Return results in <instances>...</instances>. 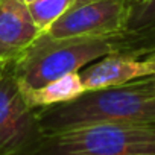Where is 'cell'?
<instances>
[{
	"label": "cell",
	"mask_w": 155,
	"mask_h": 155,
	"mask_svg": "<svg viewBox=\"0 0 155 155\" xmlns=\"http://www.w3.org/2000/svg\"><path fill=\"white\" fill-rule=\"evenodd\" d=\"M47 135L108 123H155V76L90 90L70 102L37 110Z\"/></svg>",
	"instance_id": "obj_1"
},
{
	"label": "cell",
	"mask_w": 155,
	"mask_h": 155,
	"mask_svg": "<svg viewBox=\"0 0 155 155\" xmlns=\"http://www.w3.org/2000/svg\"><path fill=\"white\" fill-rule=\"evenodd\" d=\"M111 53H114L113 37L56 38L43 32L26 52L8 67L20 90L26 93L65 74L79 73L88 64Z\"/></svg>",
	"instance_id": "obj_2"
},
{
	"label": "cell",
	"mask_w": 155,
	"mask_h": 155,
	"mask_svg": "<svg viewBox=\"0 0 155 155\" xmlns=\"http://www.w3.org/2000/svg\"><path fill=\"white\" fill-rule=\"evenodd\" d=\"M37 155H155V123H108L47 135Z\"/></svg>",
	"instance_id": "obj_3"
},
{
	"label": "cell",
	"mask_w": 155,
	"mask_h": 155,
	"mask_svg": "<svg viewBox=\"0 0 155 155\" xmlns=\"http://www.w3.org/2000/svg\"><path fill=\"white\" fill-rule=\"evenodd\" d=\"M44 140L37 110L28 105L6 65L0 78V155H37Z\"/></svg>",
	"instance_id": "obj_4"
},
{
	"label": "cell",
	"mask_w": 155,
	"mask_h": 155,
	"mask_svg": "<svg viewBox=\"0 0 155 155\" xmlns=\"http://www.w3.org/2000/svg\"><path fill=\"white\" fill-rule=\"evenodd\" d=\"M132 0H93L73 6L46 32L56 38H110L126 31Z\"/></svg>",
	"instance_id": "obj_5"
},
{
	"label": "cell",
	"mask_w": 155,
	"mask_h": 155,
	"mask_svg": "<svg viewBox=\"0 0 155 155\" xmlns=\"http://www.w3.org/2000/svg\"><path fill=\"white\" fill-rule=\"evenodd\" d=\"M79 76L85 91L119 87L146 76H155V55L138 58L111 53L84 67Z\"/></svg>",
	"instance_id": "obj_6"
},
{
	"label": "cell",
	"mask_w": 155,
	"mask_h": 155,
	"mask_svg": "<svg viewBox=\"0 0 155 155\" xmlns=\"http://www.w3.org/2000/svg\"><path fill=\"white\" fill-rule=\"evenodd\" d=\"M43 34L35 25L25 0L0 2V62H15Z\"/></svg>",
	"instance_id": "obj_7"
},
{
	"label": "cell",
	"mask_w": 155,
	"mask_h": 155,
	"mask_svg": "<svg viewBox=\"0 0 155 155\" xmlns=\"http://www.w3.org/2000/svg\"><path fill=\"white\" fill-rule=\"evenodd\" d=\"M82 93H85V88L82 85L79 73H70L37 90L26 91L23 93V96L29 107L38 110L44 107H50V105L70 102L76 97H79Z\"/></svg>",
	"instance_id": "obj_8"
},
{
	"label": "cell",
	"mask_w": 155,
	"mask_h": 155,
	"mask_svg": "<svg viewBox=\"0 0 155 155\" xmlns=\"http://www.w3.org/2000/svg\"><path fill=\"white\" fill-rule=\"evenodd\" d=\"M114 41V53L129 55V56H147L155 55V26L123 32L120 35L113 37Z\"/></svg>",
	"instance_id": "obj_9"
},
{
	"label": "cell",
	"mask_w": 155,
	"mask_h": 155,
	"mask_svg": "<svg viewBox=\"0 0 155 155\" xmlns=\"http://www.w3.org/2000/svg\"><path fill=\"white\" fill-rule=\"evenodd\" d=\"M74 2L76 0H34L28 6L35 25L46 32L62 14L73 8Z\"/></svg>",
	"instance_id": "obj_10"
},
{
	"label": "cell",
	"mask_w": 155,
	"mask_h": 155,
	"mask_svg": "<svg viewBox=\"0 0 155 155\" xmlns=\"http://www.w3.org/2000/svg\"><path fill=\"white\" fill-rule=\"evenodd\" d=\"M152 26H155V0H144L141 3L132 2L125 32L141 31Z\"/></svg>",
	"instance_id": "obj_11"
},
{
	"label": "cell",
	"mask_w": 155,
	"mask_h": 155,
	"mask_svg": "<svg viewBox=\"0 0 155 155\" xmlns=\"http://www.w3.org/2000/svg\"><path fill=\"white\" fill-rule=\"evenodd\" d=\"M88 2H93V0H76L73 6H79V5H84V3H88Z\"/></svg>",
	"instance_id": "obj_12"
},
{
	"label": "cell",
	"mask_w": 155,
	"mask_h": 155,
	"mask_svg": "<svg viewBox=\"0 0 155 155\" xmlns=\"http://www.w3.org/2000/svg\"><path fill=\"white\" fill-rule=\"evenodd\" d=\"M5 68H6V65H5V64H2V62H0V78H2V74H3Z\"/></svg>",
	"instance_id": "obj_13"
},
{
	"label": "cell",
	"mask_w": 155,
	"mask_h": 155,
	"mask_svg": "<svg viewBox=\"0 0 155 155\" xmlns=\"http://www.w3.org/2000/svg\"><path fill=\"white\" fill-rule=\"evenodd\" d=\"M134 3H141V2H144V0H132Z\"/></svg>",
	"instance_id": "obj_14"
},
{
	"label": "cell",
	"mask_w": 155,
	"mask_h": 155,
	"mask_svg": "<svg viewBox=\"0 0 155 155\" xmlns=\"http://www.w3.org/2000/svg\"><path fill=\"white\" fill-rule=\"evenodd\" d=\"M25 2H26V3L29 5V3H32V2H34V0H25Z\"/></svg>",
	"instance_id": "obj_15"
},
{
	"label": "cell",
	"mask_w": 155,
	"mask_h": 155,
	"mask_svg": "<svg viewBox=\"0 0 155 155\" xmlns=\"http://www.w3.org/2000/svg\"><path fill=\"white\" fill-rule=\"evenodd\" d=\"M0 2H2V0H0Z\"/></svg>",
	"instance_id": "obj_16"
}]
</instances>
